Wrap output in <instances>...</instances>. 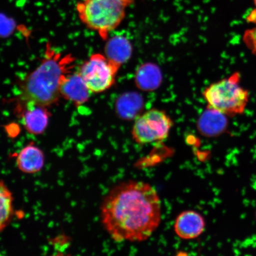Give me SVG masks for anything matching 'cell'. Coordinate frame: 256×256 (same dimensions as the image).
I'll list each match as a JSON object with an SVG mask.
<instances>
[{"label":"cell","instance_id":"6da1fadb","mask_svg":"<svg viewBox=\"0 0 256 256\" xmlns=\"http://www.w3.org/2000/svg\"><path fill=\"white\" fill-rule=\"evenodd\" d=\"M100 210L104 228L116 242L146 241L162 220L158 192L142 181L115 186L105 197Z\"/></svg>","mask_w":256,"mask_h":256},{"label":"cell","instance_id":"7a4b0ae2","mask_svg":"<svg viewBox=\"0 0 256 256\" xmlns=\"http://www.w3.org/2000/svg\"><path fill=\"white\" fill-rule=\"evenodd\" d=\"M73 60L71 56H62L48 51L39 66L22 82L18 101L47 108L56 104L62 98L60 84L64 76L70 72Z\"/></svg>","mask_w":256,"mask_h":256},{"label":"cell","instance_id":"3957f363","mask_svg":"<svg viewBox=\"0 0 256 256\" xmlns=\"http://www.w3.org/2000/svg\"><path fill=\"white\" fill-rule=\"evenodd\" d=\"M128 6L124 0H80L76 10L83 24L106 40L126 18Z\"/></svg>","mask_w":256,"mask_h":256},{"label":"cell","instance_id":"277c9868","mask_svg":"<svg viewBox=\"0 0 256 256\" xmlns=\"http://www.w3.org/2000/svg\"><path fill=\"white\" fill-rule=\"evenodd\" d=\"M240 81L241 75L236 72L228 78L208 86L203 96L208 108L226 116L232 117L244 114L250 94L240 85Z\"/></svg>","mask_w":256,"mask_h":256},{"label":"cell","instance_id":"5b68a950","mask_svg":"<svg viewBox=\"0 0 256 256\" xmlns=\"http://www.w3.org/2000/svg\"><path fill=\"white\" fill-rule=\"evenodd\" d=\"M120 66L104 54L97 53L83 63L78 72L92 94H100L114 86Z\"/></svg>","mask_w":256,"mask_h":256},{"label":"cell","instance_id":"8992f818","mask_svg":"<svg viewBox=\"0 0 256 256\" xmlns=\"http://www.w3.org/2000/svg\"><path fill=\"white\" fill-rule=\"evenodd\" d=\"M172 126L174 122L164 111L152 108L136 117L132 138L142 145L162 142L168 138Z\"/></svg>","mask_w":256,"mask_h":256},{"label":"cell","instance_id":"52a82bcc","mask_svg":"<svg viewBox=\"0 0 256 256\" xmlns=\"http://www.w3.org/2000/svg\"><path fill=\"white\" fill-rule=\"evenodd\" d=\"M16 111L28 133L38 136L46 130L50 117L47 108L30 102L18 101Z\"/></svg>","mask_w":256,"mask_h":256},{"label":"cell","instance_id":"ba28073f","mask_svg":"<svg viewBox=\"0 0 256 256\" xmlns=\"http://www.w3.org/2000/svg\"><path fill=\"white\" fill-rule=\"evenodd\" d=\"M92 94L78 72H69L64 76L60 86L62 98L78 106L86 104Z\"/></svg>","mask_w":256,"mask_h":256},{"label":"cell","instance_id":"9c48e42d","mask_svg":"<svg viewBox=\"0 0 256 256\" xmlns=\"http://www.w3.org/2000/svg\"><path fill=\"white\" fill-rule=\"evenodd\" d=\"M206 226V220L200 213L186 210L176 218L174 228L179 238L193 240L202 234Z\"/></svg>","mask_w":256,"mask_h":256},{"label":"cell","instance_id":"30bf717a","mask_svg":"<svg viewBox=\"0 0 256 256\" xmlns=\"http://www.w3.org/2000/svg\"><path fill=\"white\" fill-rule=\"evenodd\" d=\"M18 168L26 174L40 172L44 164V153L33 142L26 146L18 153L16 158Z\"/></svg>","mask_w":256,"mask_h":256},{"label":"cell","instance_id":"8fae6325","mask_svg":"<svg viewBox=\"0 0 256 256\" xmlns=\"http://www.w3.org/2000/svg\"><path fill=\"white\" fill-rule=\"evenodd\" d=\"M14 198L4 182L0 181V232L7 228L14 215Z\"/></svg>","mask_w":256,"mask_h":256},{"label":"cell","instance_id":"7c38bea8","mask_svg":"<svg viewBox=\"0 0 256 256\" xmlns=\"http://www.w3.org/2000/svg\"><path fill=\"white\" fill-rule=\"evenodd\" d=\"M226 115L217 112L216 114H209L200 122V128L204 136H216L222 134L227 126Z\"/></svg>","mask_w":256,"mask_h":256},{"label":"cell","instance_id":"4fadbf2b","mask_svg":"<svg viewBox=\"0 0 256 256\" xmlns=\"http://www.w3.org/2000/svg\"><path fill=\"white\" fill-rule=\"evenodd\" d=\"M130 46L128 44L120 40L119 38H115L108 42L105 48V56L108 59L113 60L121 66L124 60L128 58Z\"/></svg>","mask_w":256,"mask_h":256},{"label":"cell","instance_id":"5bb4252c","mask_svg":"<svg viewBox=\"0 0 256 256\" xmlns=\"http://www.w3.org/2000/svg\"><path fill=\"white\" fill-rule=\"evenodd\" d=\"M255 26L244 32L242 41L252 54L256 56V22Z\"/></svg>","mask_w":256,"mask_h":256},{"label":"cell","instance_id":"9a60e30c","mask_svg":"<svg viewBox=\"0 0 256 256\" xmlns=\"http://www.w3.org/2000/svg\"><path fill=\"white\" fill-rule=\"evenodd\" d=\"M124 1L127 3L128 6L132 4L133 2H135L136 0H124Z\"/></svg>","mask_w":256,"mask_h":256},{"label":"cell","instance_id":"2e32d148","mask_svg":"<svg viewBox=\"0 0 256 256\" xmlns=\"http://www.w3.org/2000/svg\"><path fill=\"white\" fill-rule=\"evenodd\" d=\"M254 4L256 6V0H254Z\"/></svg>","mask_w":256,"mask_h":256},{"label":"cell","instance_id":"e0dca14e","mask_svg":"<svg viewBox=\"0 0 256 256\" xmlns=\"http://www.w3.org/2000/svg\"></svg>","mask_w":256,"mask_h":256}]
</instances>
